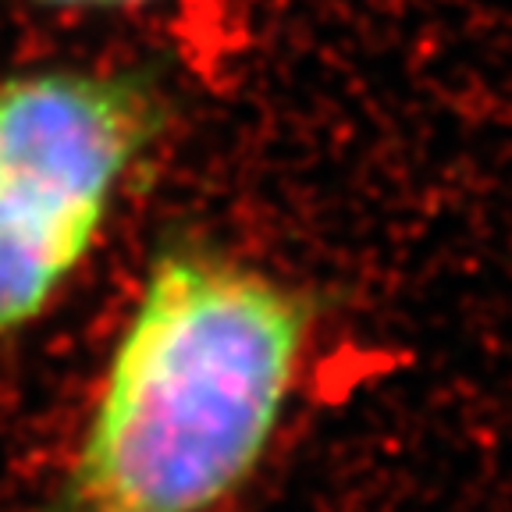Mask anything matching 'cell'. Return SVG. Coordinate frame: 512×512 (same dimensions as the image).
Here are the masks:
<instances>
[{"label":"cell","instance_id":"3","mask_svg":"<svg viewBox=\"0 0 512 512\" xmlns=\"http://www.w3.org/2000/svg\"><path fill=\"white\" fill-rule=\"evenodd\" d=\"M47 8H72V11H118V8H139L150 0H36Z\"/></svg>","mask_w":512,"mask_h":512},{"label":"cell","instance_id":"2","mask_svg":"<svg viewBox=\"0 0 512 512\" xmlns=\"http://www.w3.org/2000/svg\"><path fill=\"white\" fill-rule=\"evenodd\" d=\"M160 128L164 104L143 75L47 68L0 79V342L86 260Z\"/></svg>","mask_w":512,"mask_h":512},{"label":"cell","instance_id":"1","mask_svg":"<svg viewBox=\"0 0 512 512\" xmlns=\"http://www.w3.org/2000/svg\"><path fill=\"white\" fill-rule=\"evenodd\" d=\"M310 310L200 246L153 260L89 413L75 491L104 512H207L253 477L303 363Z\"/></svg>","mask_w":512,"mask_h":512}]
</instances>
